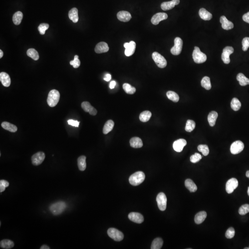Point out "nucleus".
Masks as SVG:
<instances>
[{"label":"nucleus","mask_w":249,"mask_h":249,"mask_svg":"<svg viewBox=\"0 0 249 249\" xmlns=\"http://www.w3.org/2000/svg\"><path fill=\"white\" fill-rule=\"evenodd\" d=\"M145 176L141 171L136 172L131 175L129 179L130 183L132 186H137L140 185L145 180Z\"/></svg>","instance_id":"obj_1"},{"label":"nucleus","mask_w":249,"mask_h":249,"mask_svg":"<svg viewBox=\"0 0 249 249\" xmlns=\"http://www.w3.org/2000/svg\"><path fill=\"white\" fill-rule=\"evenodd\" d=\"M66 207V204L64 202L59 201L50 205L49 210L53 215H57L63 212Z\"/></svg>","instance_id":"obj_2"},{"label":"nucleus","mask_w":249,"mask_h":249,"mask_svg":"<svg viewBox=\"0 0 249 249\" xmlns=\"http://www.w3.org/2000/svg\"><path fill=\"white\" fill-rule=\"evenodd\" d=\"M60 98V94L58 90L53 89L48 93L47 103L50 107H54L57 104Z\"/></svg>","instance_id":"obj_3"},{"label":"nucleus","mask_w":249,"mask_h":249,"mask_svg":"<svg viewBox=\"0 0 249 249\" xmlns=\"http://www.w3.org/2000/svg\"><path fill=\"white\" fill-rule=\"evenodd\" d=\"M192 57L194 62L198 64L203 63L207 60L206 54L202 52L200 48L196 46L194 47V50L192 53Z\"/></svg>","instance_id":"obj_4"},{"label":"nucleus","mask_w":249,"mask_h":249,"mask_svg":"<svg viewBox=\"0 0 249 249\" xmlns=\"http://www.w3.org/2000/svg\"><path fill=\"white\" fill-rule=\"evenodd\" d=\"M152 57L158 67L163 69L167 66V61L166 59L160 54L155 52L152 54Z\"/></svg>","instance_id":"obj_5"},{"label":"nucleus","mask_w":249,"mask_h":249,"mask_svg":"<svg viewBox=\"0 0 249 249\" xmlns=\"http://www.w3.org/2000/svg\"><path fill=\"white\" fill-rule=\"evenodd\" d=\"M107 233L109 237L115 241H121L123 239L124 234L122 233L116 228H109Z\"/></svg>","instance_id":"obj_6"},{"label":"nucleus","mask_w":249,"mask_h":249,"mask_svg":"<svg viewBox=\"0 0 249 249\" xmlns=\"http://www.w3.org/2000/svg\"><path fill=\"white\" fill-rule=\"evenodd\" d=\"M183 42L180 37H177L174 39V45L171 49V53L174 55L180 54L182 51Z\"/></svg>","instance_id":"obj_7"},{"label":"nucleus","mask_w":249,"mask_h":249,"mask_svg":"<svg viewBox=\"0 0 249 249\" xmlns=\"http://www.w3.org/2000/svg\"><path fill=\"white\" fill-rule=\"evenodd\" d=\"M158 207L161 211H164L167 207V198L166 195L163 192H160L157 197Z\"/></svg>","instance_id":"obj_8"},{"label":"nucleus","mask_w":249,"mask_h":249,"mask_svg":"<svg viewBox=\"0 0 249 249\" xmlns=\"http://www.w3.org/2000/svg\"><path fill=\"white\" fill-rule=\"evenodd\" d=\"M244 149V144L241 141H236L231 145L230 151L233 155L239 154Z\"/></svg>","instance_id":"obj_9"},{"label":"nucleus","mask_w":249,"mask_h":249,"mask_svg":"<svg viewBox=\"0 0 249 249\" xmlns=\"http://www.w3.org/2000/svg\"><path fill=\"white\" fill-rule=\"evenodd\" d=\"M45 158V155L43 152H38L34 154L31 157L32 164L34 166H38L42 163Z\"/></svg>","instance_id":"obj_10"},{"label":"nucleus","mask_w":249,"mask_h":249,"mask_svg":"<svg viewBox=\"0 0 249 249\" xmlns=\"http://www.w3.org/2000/svg\"><path fill=\"white\" fill-rule=\"evenodd\" d=\"M234 49L232 47H226L223 49V52L221 54V59L224 63L228 64L230 63V59L229 56L230 54L233 53Z\"/></svg>","instance_id":"obj_11"},{"label":"nucleus","mask_w":249,"mask_h":249,"mask_svg":"<svg viewBox=\"0 0 249 249\" xmlns=\"http://www.w3.org/2000/svg\"><path fill=\"white\" fill-rule=\"evenodd\" d=\"M238 181L235 178H232L227 181L226 186V190L227 193L231 194L233 193L235 189L238 186Z\"/></svg>","instance_id":"obj_12"},{"label":"nucleus","mask_w":249,"mask_h":249,"mask_svg":"<svg viewBox=\"0 0 249 249\" xmlns=\"http://www.w3.org/2000/svg\"><path fill=\"white\" fill-rule=\"evenodd\" d=\"M168 18V14L164 13H158L153 16L152 18V23L154 25H157L159 24L160 21L167 19Z\"/></svg>","instance_id":"obj_13"},{"label":"nucleus","mask_w":249,"mask_h":249,"mask_svg":"<svg viewBox=\"0 0 249 249\" xmlns=\"http://www.w3.org/2000/svg\"><path fill=\"white\" fill-rule=\"evenodd\" d=\"M81 107L83 110L86 112H88L90 115L92 116H95L97 115V110L95 108L92 106L89 103L88 101H83L82 103Z\"/></svg>","instance_id":"obj_14"},{"label":"nucleus","mask_w":249,"mask_h":249,"mask_svg":"<svg viewBox=\"0 0 249 249\" xmlns=\"http://www.w3.org/2000/svg\"><path fill=\"white\" fill-rule=\"evenodd\" d=\"M128 218L135 223L140 224L144 221V217L141 214L137 212H132L128 215Z\"/></svg>","instance_id":"obj_15"},{"label":"nucleus","mask_w":249,"mask_h":249,"mask_svg":"<svg viewBox=\"0 0 249 249\" xmlns=\"http://www.w3.org/2000/svg\"><path fill=\"white\" fill-rule=\"evenodd\" d=\"M187 142L184 139H179L174 142L173 148L175 151L180 152L183 150L184 147L186 145Z\"/></svg>","instance_id":"obj_16"},{"label":"nucleus","mask_w":249,"mask_h":249,"mask_svg":"<svg viewBox=\"0 0 249 249\" xmlns=\"http://www.w3.org/2000/svg\"><path fill=\"white\" fill-rule=\"evenodd\" d=\"M180 2V0H172L171 1L164 2L161 4V8L164 11L171 10Z\"/></svg>","instance_id":"obj_17"},{"label":"nucleus","mask_w":249,"mask_h":249,"mask_svg":"<svg viewBox=\"0 0 249 249\" xmlns=\"http://www.w3.org/2000/svg\"><path fill=\"white\" fill-rule=\"evenodd\" d=\"M220 22L223 29L229 30L232 29L234 27L233 24L228 20L225 16H222L220 18Z\"/></svg>","instance_id":"obj_18"},{"label":"nucleus","mask_w":249,"mask_h":249,"mask_svg":"<svg viewBox=\"0 0 249 249\" xmlns=\"http://www.w3.org/2000/svg\"><path fill=\"white\" fill-rule=\"evenodd\" d=\"M117 16L119 20L124 22H128L132 19V15L127 11H120L118 13Z\"/></svg>","instance_id":"obj_19"},{"label":"nucleus","mask_w":249,"mask_h":249,"mask_svg":"<svg viewBox=\"0 0 249 249\" xmlns=\"http://www.w3.org/2000/svg\"><path fill=\"white\" fill-rule=\"evenodd\" d=\"M109 50V46L106 42H101L97 44L95 48V51L98 54L107 52Z\"/></svg>","instance_id":"obj_20"},{"label":"nucleus","mask_w":249,"mask_h":249,"mask_svg":"<svg viewBox=\"0 0 249 249\" xmlns=\"http://www.w3.org/2000/svg\"><path fill=\"white\" fill-rule=\"evenodd\" d=\"M0 81L4 86L9 87L11 84V79L7 73L1 72L0 73Z\"/></svg>","instance_id":"obj_21"},{"label":"nucleus","mask_w":249,"mask_h":249,"mask_svg":"<svg viewBox=\"0 0 249 249\" xmlns=\"http://www.w3.org/2000/svg\"><path fill=\"white\" fill-rule=\"evenodd\" d=\"M130 144L131 146L134 148H141L143 146L142 140L138 137L132 138L130 141Z\"/></svg>","instance_id":"obj_22"},{"label":"nucleus","mask_w":249,"mask_h":249,"mask_svg":"<svg viewBox=\"0 0 249 249\" xmlns=\"http://www.w3.org/2000/svg\"><path fill=\"white\" fill-rule=\"evenodd\" d=\"M207 213L205 211H203L197 213L195 216V222L196 224H200L204 221L207 217Z\"/></svg>","instance_id":"obj_23"},{"label":"nucleus","mask_w":249,"mask_h":249,"mask_svg":"<svg viewBox=\"0 0 249 249\" xmlns=\"http://www.w3.org/2000/svg\"><path fill=\"white\" fill-rule=\"evenodd\" d=\"M1 126L3 129L11 133H15L17 131L18 128L16 126L8 122H3L1 123Z\"/></svg>","instance_id":"obj_24"},{"label":"nucleus","mask_w":249,"mask_h":249,"mask_svg":"<svg viewBox=\"0 0 249 249\" xmlns=\"http://www.w3.org/2000/svg\"><path fill=\"white\" fill-rule=\"evenodd\" d=\"M135 42L134 41H131L129 42L128 46L126 48L124 51V54L127 56H130L133 55L135 51Z\"/></svg>","instance_id":"obj_25"},{"label":"nucleus","mask_w":249,"mask_h":249,"mask_svg":"<svg viewBox=\"0 0 249 249\" xmlns=\"http://www.w3.org/2000/svg\"><path fill=\"white\" fill-rule=\"evenodd\" d=\"M200 18L204 20H209L212 18V14L205 8H202L199 11Z\"/></svg>","instance_id":"obj_26"},{"label":"nucleus","mask_w":249,"mask_h":249,"mask_svg":"<svg viewBox=\"0 0 249 249\" xmlns=\"http://www.w3.org/2000/svg\"><path fill=\"white\" fill-rule=\"evenodd\" d=\"M86 156H82L79 157L78 159V166L80 170L83 171L86 168Z\"/></svg>","instance_id":"obj_27"},{"label":"nucleus","mask_w":249,"mask_h":249,"mask_svg":"<svg viewBox=\"0 0 249 249\" xmlns=\"http://www.w3.org/2000/svg\"><path fill=\"white\" fill-rule=\"evenodd\" d=\"M218 116V115L217 113L216 112L214 111H211L209 114L208 116V120L209 124L211 127H214L215 126Z\"/></svg>","instance_id":"obj_28"},{"label":"nucleus","mask_w":249,"mask_h":249,"mask_svg":"<svg viewBox=\"0 0 249 249\" xmlns=\"http://www.w3.org/2000/svg\"><path fill=\"white\" fill-rule=\"evenodd\" d=\"M185 184L187 189H188L191 192H194L197 191L198 189L197 186L191 179L186 180Z\"/></svg>","instance_id":"obj_29"},{"label":"nucleus","mask_w":249,"mask_h":249,"mask_svg":"<svg viewBox=\"0 0 249 249\" xmlns=\"http://www.w3.org/2000/svg\"><path fill=\"white\" fill-rule=\"evenodd\" d=\"M237 81L239 82L240 86H245L249 84V79L243 73H239L237 76Z\"/></svg>","instance_id":"obj_30"},{"label":"nucleus","mask_w":249,"mask_h":249,"mask_svg":"<svg viewBox=\"0 0 249 249\" xmlns=\"http://www.w3.org/2000/svg\"><path fill=\"white\" fill-rule=\"evenodd\" d=\"M69 17L74 23H77L78 20V10L77 8H73L69 12Z\"/></svg>","instance_id":"obj_31"},{"label":"nucleus","mask_w":249,"mask_h":249,"mask_svg":"<svg viewBox=\"0 0 249 249\" xmlns=\"http://www.w3.org/2000/svg\"><path fill=\"white\" fill-rule=\"evenodd\" d=\"M114 124L115 123L112 120L107 121L104 126V128H103V133L104 134L109 133L114 128Z\"/></svg>","instance_id":"obj_32"},{"label":"nucleus","mask_w":249,"mask_h":249,"mask_svg":"<svg viewBox=\"0 0 249 249\" xmlns=\"http://www.w3.org/2000/svg\"><path fill=\"white\" fill-rule=\"evenodd\" d=\"M14 245V244L13 241L9 239H3L0 242V246L3 249H11L13 247Z\"/></svg>","instance_id":"obj_33"},{"label":"nucleus","mask_w":249,"mask_h":249,"mask_svg":"<svg viewBox=\"0 0 249 249\" xmlns=\"http://www.w3.org/2000/svg\"><path fill=\"white\" fill-rule=\"evenodd\" d=\"M23 13L20 11H18L13 14V23L15 25H19L21 23L22 19H23Z\"/></svg>","instance_id":"obj_34"},{"label":"nucleus","mask_w":249,"mask_h":249,"mask_svg":"<svg viewBox=\"0 0 249 249\" xmlns=\"http://www.w3.org/2000/svg\"><path fill=\"white\" fill-rule=\"evenodd\" d=\"M163 239L160 238H157L155 239L151 245V249H160L162 248L163 246Z\"/></svg>","instance_id":"obj_35"},{"label":"nucleus","mask_w":249,"mask_h":249,"mask_svg":"<svg viewBox=\"0 0 249 249\" xmlns=\"http://www.w3.org/2000/svg\"><path fill=\"white\" fill-rule=\"evenodd\" d=\"M152 114L149 111H145L141 113L139 116V120L143 122H148L151 117Z\"/></svg>","instance_id":"obj_36"},{"label":"nucleus","mask_w":249,"mask_h":249,"mask_svg":"<svg viewBox=\"0 0 249 249\" xmlns=\"http://www.w3.org/2000/svg\"><path fill=\"white\" fill-rule=\"evenodd\" d=\"M201 86L207 90H209L211 89V84L210 78L207 76L203 78L201 81Z\"/></svg>","instance_id":"obj_37"},{"label":"nucleus","mask_w":249,"mask_h":249,"mask_svg":"<svg viewBox=\"0 0 249 249\" xmlns=\"http://www.w3.org/2000/svg\"><path fill=\"white\" fill-rule=\"evenodd\" d=\"M241 104L240 101L237 98H233L231 103V107L233 110L235 111H238L241 107Z\"/></svg>","instance_id":"obj_38"},{"label":"nucleus","mask_w":249,"mask_h":249,"mask_svg":"<svg viewBox=\"0 0 249 249\" xmlns=\"http://www.w3.org/2000/svg\"><path fill=\"white\" fill-rule=\"evenodd\" d=\"M27 55L35 60L39 59V56L37 51L34 48H30L27 51Z\"/></svg>","instance_id":"obj_39"},{"label":"nucleus","mask_w":249,"mask_h":249,"mask_svg":"<svg viewBox=\"0 0 249 249\" xmlns=\"http://www.w3.org/2000/svg\"><path fill=\"white\" fill-rule=\"evenodd\" d=\"M123 89L127 94H133L135 93L136 89L135 88L132 86L131 85L128 83H124L123 85Z\"/></svg>","instance_id":"obj_40"},{"label":"nucleus","mask_w":249,"mask_h":249,"mask_svg":"<svg viewBox=\"0 0 249 249\" xmlns=\"http://www.w3.org/2000/svg\"><path fill=\"white\" fill-rule=\"evenodd\" d=\"M167 96L168 98L172 101L174 103H177L179 101V95L175 92L173 91H168L167 92Z\"/></svg>","instance_id":"obj_41"},{"label":"nucleus","mask_w":249,"mask_h":249,"mask_svg":"<svg viewBox=\"0 0 249 249\" xmlns=\"http://www.w3.org/2000/svg\"><path fill=\"white\" fill-rule=\"evenodd\" d=\"M195 127H196V124H195L194 121H192V120H187L186 123L185 130L186 132L190 133V132H192V131H193V130L195 129Z\"/></svg>","instance_id":"obj_42"},{"label":"nucleus","mask_w":249,"mask_h":249,"mask_svg":"<svg viewBox=\"0 0 249 249\" xmlns=\"http://www.w3.org/2000/svg\"><path fill=\"white\" fill-rule=\"evenodd\" d=\"M198 150L199 151L202 153V154L204 156H207L209 155V147L208 145H199L198 147Z\"/></svg>","instance_id":"obj_43"},{"label":"nucleus","mask_w":249,"mask_h":249,"mask_svg":"<svg viewBox=\"0 0 249 249\" xmlns=\"http://www.w3.org/2000/svg\"><path fill=\"white\" fill-rule=\"evenodd\" d=\"M249 212V204H245L241 206L239 208V213L240 215H246Z\"/></svg>","instance_id":"obj_44"},{"label":"nucleus","mask_w":249,"mask_h":249,"mask_svg":"<svg viewBox=\"0 0 249 249\" xmlns=\"http://www.w3.org/2000/svg\"><path fill=\"white\" fill-rule=\"evenodd\" d=\"M71 65L75 69H77L81 65V61L78 59V56L75 55V59L73 60H71L70 62Z\"/></svg>","instance_id":"obj_45"},{"label":"nucleus","mask_w":249,"mask_h":249,"mask_svg":"<svg viewBox=\"0 0 249 249\" xmlns=\"http://www.w3.org/2000/svg\"><path fill=\"white\" fill-rule=\"evenodd\" d=\"M49 25L48 24L42 23L38 27V30L40 34L44 35L45 33V31L48 29L49 28Z\"/></svg>","instance_id":"obj_46"},{"label":"nucleus","mask_w":249,"mask_h":249,"mask_svg":"<svg viewBox=\"0 0 249 249\" xmlns=\"http://www.w3.org/2000/svg\"><path fill=\"white\" fill-rule=\"evenodd\" d=\"M202 158V156L199 153H196L194 155H192L190 157V161L192 163H198L199 162L200 160Z\"/></svg>","instance_id":"obj_47"},{"label":"nucleus","mask_w":249,"mask_h":249,"mask_svg":"<svg viewBox=\"0 0 249 249\" xmlns=\"http://www.w3.org/2000/svg\"><path fill=\"white\" fill-rule=\"evenodd\" d=\"M235 230L233 227H230L227 229V231L226 233V238L228 239H231L233 238V237L235 235Z\"/></svg>","instance_id":"obj_48"},{"label":"nucleus","mask_w":249,"mask_h":249,"mask_svg":"<svg viewBox=\"0 0 249 249\" xmlns=\"http://www.w3.org/2000/svg\"><path fill=\"white\" fill-rule=\"evenodd\" d=\"M242 49L243 51H246L249 47V37H245L242 40Z\"/></svg>","instance_id":"obj_49"},{"label":"nucleus","mask_w":249,"mask_h":249,"mask_svg":"<svg viewBox=\"0 0 249 249\" xmlns=\"http://www.w3.org/2000/svg\"><path fill=\"white\" fill-rule=\"evenodd\" d=\"M9 182L5 180H0V192H2L5 191L6 187L9 186Z\"/></svg>","instance_id":"obj_50"},{"label":"nucleus","mask_w":249,"mask_h":249,"mask_svg":"<svg viewBox=\"0 0 249 249\" xmlns=\"http://www.w3.org/2000/svg\"><path fill=\"white\" fill-rule=\"evenodd\" d=\"M67 122L71 126H73V127H78L80 124V122H78L77 121H74L72 120H69L67 121Z\"/></svg>","instance_id":"obj_51"},{"label":"nucleus","mask_w":249,"mask_h":249,"mask_svg":"<svg viewBox=\"0 0 249 249\" xmlns=\"http://www.w3.org/2000/svg\"><path fill=\"white\" fill-rule=\"evenodd\" d=\"M243 19L244 21L249 24V12L243 15Z\"/></svg>","instance_id":"obj_52"},{"label":"nucleus","mask_w":249,"mask_h":249,"mask_svg":"<svg viewBox=\"0 0 249 249\" xmlns=\"http://www.w3.org/2000/svg\"><path fill=\"white\" fill-rule=\"evenodd\" d=\"M111 78V76L110 74H107L105 76V77L104 78V81H110Z\"/></svg>","instance_id":"obj_53"},{"label":"nucleus","mask_w":249,"mask_h":249,"mask_svg":"<svg viewBox=\"0 0 249 249\" xmlns=\"http://www.w3.org/2000/svg\"><path fill=\"white\" fill-rule=\"evenodd\" d=\"M116 85V82L115 81H112L110 83V88L111 89H114V88H115Z\"/></svg>","instance_id":"obj_54"},{"label":"nucleus","mask_w":249,"mask_h":249,"mask_svg":"<svg viewBox=\"0 0 249 249\" xmlns=\"http://www.w3.org/2000/svg\"><path fill=\"white\" fill-rule=\"evenodd\" d=\"M50 247L46 245H43L40 247V249H49Z\"/></svg>","instance_id":"obj_55"},{"label":"nucleus","mask_w":249,"mask_h":249,"mask_svg":"<svg viewBox=\"0 0 249 249\" xmlns=\"http://www.w3.org/2000/svg\"><path fill=\"white\" fill-rule=\"evenodd\" d=\"M129 44V42H126V43H124V48H127Z\"/></svg>","instance_id":"obj_56"},{"label":"nucleus","mask_w":249,"mask_h":249,"mask_svg":"<svg viewBox=\"0 0 249 249\" xmlns=\"http://www.w3.org/2000/svg\"><path fill=\"white\" fill-rule=\"evenodd\" d=\"M3 55V53L2 50H0V58H1Z\"/></svg>","instance_id":"obj_57"},{"label":"nucleus","mask_w":249,"mask_h":249,"mask_svg":"<svg viewBox=\"0 0 249 249\" xmlns=\"http://www.w3.org/2000/svg\"><path fill=\"white\" fill-rule=\"evenodd\" d=\"M246 176L249 178V171H247L246 173Z\"/></svg>","instance_id":"obj_58"},{"label":"nucleus","mask_w":249,"mask_h":249,"mask_svg":"<svg viewBox=\"0 0 249 249\" xmlns=\"http://www.w3.org/2000/svg\"><path fill=\"white\" fill-rule=\"evenodd\" d=\"M247 193H248V195L249 196V187H248V191H247Z\"/></svg>","instance_id":"obj_59"},{"label":"nucleus","mask_w":249,"mask_h":249,"mask_svg":"<svg viewBox=\"0 0 249 249\" xmlns=\"http://www.w3.org/2000/svg\"><path fill=\"white\" fill-rule=\"evenodd\" d=\"M244 249H248V248H247V247H246V248H245Z\"/></svg>","instance_id":"obj_60"},{"label":"nucleus","mask_w":249,"mask_h":249,"mask_svg":"<svg viewBox=\"0 0 249 249\" xmlns=\"http://www.w3.org/2000/svg\"><path fill=\"white\" fill-rule=\"evenodd\" d=\"M248 249H249V247H248Z\"/></svg>","instance_id":"obj_61"}]
</instances>
